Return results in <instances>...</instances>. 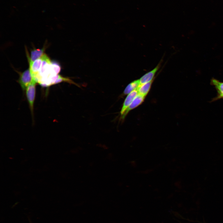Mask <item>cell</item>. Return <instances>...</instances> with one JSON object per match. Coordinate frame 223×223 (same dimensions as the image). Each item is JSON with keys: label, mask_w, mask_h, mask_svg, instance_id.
<instances>
[{"label": "cell", "mask_w": 223, "mask_h": 223, "mask_svg": "<svg viewBox=\"0 0 223 223\" xmlns=\"http://www.w3.org/2000/svg\"><path fill=\"white\" fill-rule=\"evenodd\" d=\"M137 89L129 93L126 98L122 105L120 112L121 116L124 112L126 109L129 107L134 98L138 94Z\"/></svg>", "instance_id": "obj_5"}, {"label": "cell", "mask_w": 223, "mask_h": 223, "mask_svg": "<svg viewBox=\"0 0 223 223\" xmlns=\"http://www.w3.org/2000/svg\"><path fill=\"white\" fill-rule=\"evenodd\" d=\"M210 84L214 87L217 92L216 96L212 99L211 102L223 99V82L212 78L211 80Z\"/></svg>", "instance_id": "obj_4"}, {"label": "cell", "mask_w": 223, "mask_h": 223, "mask_svg": "<svg viewBox=\"0 0 223 223\" xmlns=\"http://www.w3.org/2000/svg\"><path fill=\"white\" fill-rule=\"evenodd\" d=\"M45 50V47H44L42 49H34L31 50L29 59V64L42 57L44 54Z\"/></svg>", "instance_id": "obj_8"}, {"label": "cell", "mask_w": 223, "mask_h": 223, "mask_svg": "<svg viewBox=\"0 0 223 223\" xmlns=\"http://www.w3.org/2000/svg\"><path fill=\"white\" fill-rule=\"evenodd\" d=\"M153 81L139 85L137 89L138 94L146 97L151 89Z\"/></svg>", "instance_id": "obj_9"}, {"label": "cell", "mask_w": 223, "mask_h": 223, "mask_svg": "<svg viewBox=\"0 0 223 223\" xmlns=\"http://www.w3.org/2000/svg\"><path fill=\"white\" fill-rule=\"evenodd\" d=\"M139 85V80H136L132 82L126 87L123 94L125 95L129 94L133 91L137 89Z\"/></svg>", "instance_id": "obj_10"}, {"label": "cell", "mask_w": 223, "mask_h": 223, "mask_svg": "<svg viewBox=\"0 0 223 223\" xmlns=\"http://www.w3.org/2000/svg\"><path fill=\"white\" fill-rule=\"evenodd\" d=\"M50 67L53 72L55 75H58L60 72L61 66L57 62L55 61H51Z\"/></svg>", "instance_id": "obj_11"}, {"label": "cell", "mask_w": 223, "mask_h": 223, "mask_svg": "<svg viewBox=\"0 0 223 223\" xmlns=\"http://www.w3.org/2000/svg\"><path fill=\"white\" fill-rule=\"evenodd\" d=\"M42 59V56L32 63L29 64V69L33 78L36 76L39 73L41 66Z\"/></svg>", "instance_id": "obj_7"}, {"label": "cell", "mask_w": 223, "mask_h": 223, "mask_svg": "<svg viewBox=\"0 0 223 223\" xmlns=\"http://www.w3.org/2000/svg\"><path fill=\"white\" fill-rule=\"evenodd\" d=\"M33 80L30 69L28 68L20 74L18 82L22 90L24 91Z\"/></svg>", "instance_id": "obj_2"}, {"label": "cell", "mask_w": 223, "mask_h": 223, "mask_svg": "<svg viewBox=\"0 0 223 223\" xmlns=\"http://www.w3.org/2000/svg\"><path fill=\"white\" fill-rule=\"evenodd\" d=\"M145 97L143 95L138 94L124 113L121 116V119L124 120L130 111L141 105L143 102Z\"/></svg>", "instance_id": "obj_3"}, {"label": "cell", "mask_w": 223, "mask_h": 223, "mask_svg": "<svg viewBox=\"0 0 223 223\" xmlns=\"http://www.w3.org/2000/svg\"><path fill=\"white\" fill-rule=\"evenodd\" d=\"M160 67V64H159L152 70L147 72L142 77L139 79L140 85L149 82L153 80V78Z\"/></svg>", "instance_id": "obj_6"}, {"label": "cell", "mask_w": 223, "mask_h": 223, "mask_svg": "<svg viewBox=\"0 0 223 223\" xmlns=\"http://www.w3.org/2000/svg\"><path fill=\"white\" fill-rule=\"evenodd\" d=\"M37 83L33 79L26 89V94L30 111L33 114L34 104L36 94V86Z\"/></svg>", "instance_id": "obj_1"}]
</instances>
